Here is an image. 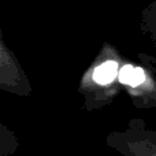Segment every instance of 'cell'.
<instances>
[{
    "label": "cell",
    "mask_w": 156,
    "mask_h": 156,
    "mask_svg": "<svg viewBox=\"0 0 156 156\" xmlns=\"http://www.w3.org/2000/svg\"><path fill=\"white\" fill-rule=\"evenodd\" d=\"M127 60L112 43L101 44L99 54L85 69L77 85V92L83 99V110L92 112L112 104L123 90L119 76Z\"/></svg>",
    "instance_id": "1"
},
{
    "label": "cell",
    "mask_w": 156,
    "mask_h": 156,
    "mask_svg": "<svg viewBox=\"0 0 156 156\" xmlns=\"http://www.w3.org/2000/svg\"><path fill=\"white\" fill-rule=\"evenodd\" d=\"M105 143L122 156H156V130L143 118H132L126 129L108 133Z\"/></svg>",
    "instance_id": "3"
},
{
    "label": "cell",
    "mask_w": 156,
    "mask_h": 156,
    "mask_svg": "<svg viewBox=\"0 0 156 156\" xmlns=\"http://www.w3.org/2000/svg\"><path fill=\"white\" fill-rule=\"evenodd\" d=\"M19 148V140L15 133L4 123H0V156H11Z\"/></svg>",
    "instance_id": "6"
},
{
    "label": "cell",
    "mask_w": 156,
    "mask_h": 156,
    "mask_svg": "<svg viewBox=\"0 0 156 156\" xmlns=\"http://www.w3.org/2000/svg\"><path fill=\"white\" fill-rule=\"evenodd\" d=\"M140 29L156 45V0H151L141 11Z\"/></svg>",
    "instance_id": "5"
},
{
    "label": "cell",
    "mask_w": 156,
    "mask_h": 156,
    "mask_svg": "<svg viewBox=\"0 0 156 156\" xmlns=\"http://www.w3.org/2000/svg\"><path fill=\"white\" fill-rule=\"evenodd\" d=\"M0 89L19 97H29L33 86L14 51L7 45L0 32Z\"/></svg>",
    "instance_id": "4"
},
{
    "label": "cell",
    "mask_w": 156,
    "mask_h": 156,
    "mask_svg": "<svg viewBox=\"0 0 156 156\" xmlns=\"http://www.w3.org/2000/svg\"><path fill=\"white\" fill-rule=\"evenodd\" d=\"M140 66L125 62L121 67V83L132 104L138 110L156 108V58L138 52Z\"/></svg>",
    "instance_id": "2"
}]
</instances>
